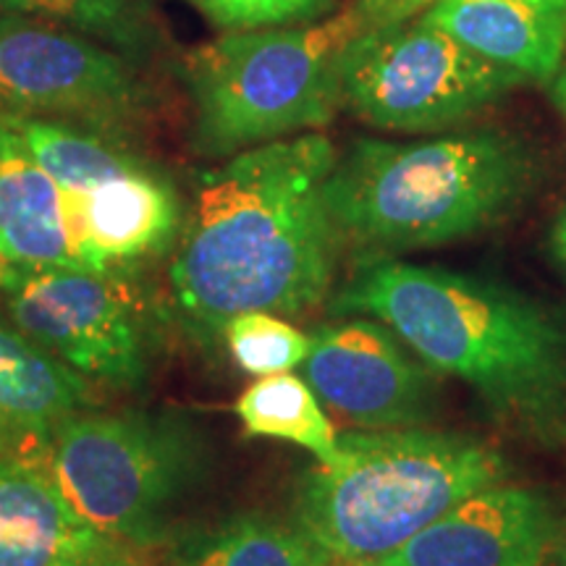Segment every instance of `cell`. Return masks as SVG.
Instances as JSON below:
<instances>
[{
  "instance_id": "19",
  "label": "cell",
  "mask_w": 566,
  "mask_h": 566,
  "mask_svg": "<svg viewBox=\"0 0 566 566\" xmlns=\"http://www.w3.org/2000/svg\"><path fill=\"white\" fill-rule=\"evenodd\" d=\"M181 566H331L313 537L263 514L231 516L184 554Z\"/></svg>"
},
{
  "instance_id": "16",
  "label": "cell",
  "mask_w": 566,
  "mask_h": 566,
  "mask_svg": "<svg viewBox=\"0 0 566 566\" xmlns=\"http://www.w3.org/2000/svg\"><path fill=\"white\" fill-rule=\"evenodd\" d=\"M87 407H92V391L84 375L19 328L0 325V420L13 436L42 443L55 424Z\"/></svg>"
},
{
  "instance_id": "22",
  "label": "cell",
  "mask_w": 566,
  "mask_h": 566,
  "mask_svg": "<svg viewBox=\"0 0 566 566\" xmlns=\"http://www.w3.org/2000/svg\"><path fill=\"white\" fill-rule=\"evenodd\" d=\"M189 3L223 32H237L307 24L323 17L334 0H189Z\"/></svg>"
},
{
  "instance_id": "15",
  "label": "cell",
  "mask_w": 566,
  "mask_h": 566,
  "mask_svg": "<svg viewBox=\"0 0 566 566\" xmlns=\"http://www.w3.org/2000/svg\"><path fill=\"white\" fill-rule=\"evenodd\" d=\"M32 457H0V566H59L111 546Z\"/></svg>"
},
{
  "instance_id": "21",
  "label": "cell",
  "mask_w": 566,
  "mask_h": 566,
  "mask_svg": "<svg viewBox=\"0 0 566 566\" xmlns=\"http://www.w3.org/2000/svg\"><path fill=\"white\" fill-rule=\"evenodd\" d=\"M0 9L53 19L113 45H132L137 32L129 0H0Z\"/></svg>"
},
{
  "instance_id": "17",
  "label": "cell",
  "mask_w": 566,
  "mask_h": 566,
  "mask_svg": "<svg viewBox=\"0 0 566 566\" xmlns=\"http://www.w3.org/2000/svg\"><path fill=\"white\" fill-rule=\"evenodd\" d=\"M237 415L250 436L279 438L302 446L317 464H336L342 459L334 422L307 380L292 373L265 375L239 396Z\"/></svg>"
},
{
  "instance_id": "4",
  "label": "cell",
  "mask_w": 566,
  "mask_h": 566,
  "mask_svg": "<svg viewBox=\"0 0 566 566\" xmlns=\"http://www.w3.org/2000/svg\"><path fill=\"white\" fill-rule=\"evenodd\" d=\"M338 443L342 459L302 480L296 525L342 566L391 556L467 495L512 475L501 451L451 430H363Z\"/></svg>"
},
{
  "instance_id": "28",
  "label": "cell",
  "mask_w": 566,
  "mask_h": 566,
  "mask_svg": "<svg viewBox=\"0 0 566 566\" xmlns=\"http://www.w3.org/2000/svg\"><path fill=\"white\" fill-rule=\"evenodd\" d=\"M13 436V430L9 428V424H6L3 420H0V457H3V451H6V443H9V438Z\"/></svg>"
},
{
  "instance_id": "20",
  "label": "cell",
  "mask_w": 566,
  "mask_h": 566,
  "mask_svg": "<svg viewBox=\"0 0 566 566\" xmlns=\"http://www.w3.org/2000/svg\"><path fill=\"white\" fill-rule=\"evenodd\" d=\"M221 336L229 344L233 363L260 378L296 370L310 352V336L263 310L231 317Z\"/></svg>"
},
{
  "instance_id": "11",
  "label": "cell",
  "mask_w": 566,
  "mask_h": 566,
  "mask_svg": "<svg viewBox=\"0 0 566 566\" xmlns=\"http://www.w3.org/2000/svg\"><path fill=\"white\" fill-rule=\"evenodd\" d=\"M558 520L541 491L495 483L467 495L370 566H543Z\"/></svg>"
},
{
  "instance_id": "24",
  "label": "cell",
  "mask_w": 566,
  "mask_h": 566,
  "mask_svg": "<svg viewBox=\"0 0 566 566\" xmlns=\"http://www.w3.org/2000/svg\"><path fill=\"white\" fill-rule=\"evenodd\" d=\"M137 551L139 548L126 546V543H111V546L95 551V554H87L59 566H147Z\"/></svg>"
},
{
  "instance_id": "6",
  "label": "cell",
  "mask_w": 566,
  "mask_h": 566,
  "mask_svg": "<svg viewBox=\"0 0 566 566\" xmlns=\"http://www.w3.org/2000/svg\"><path fill=\"white\" fill-rule=\"evenodd\" d=\"M71 509L97 533L145 548L200 470V446L187 424L166 417L76 412L40 443Z\"/></svg>"
},
{
  "instance_id": "18",
  "label": "cell",
  "mask_w": 566,
  "mask_h": 566,
  "mask_svg": "<svg viewBox=\"0 0 566 566\" xmlns=\"http://www.w3.org/2000/svg\"><path fill=\"white\" fill-rule=\"evenodd\" d=\"M9 124L34 160L53 176L66 197H82L90 189L145 166L132 153L111 145L97 134L74 129L55 118L9 116Z\"/></svg>"
},
{
  "instance_id": "13",
  "label": "cell",
  "mask_w": 566,
  "mask_h": 566,
  "mask_svg": "<svg viewBox=\"0 0 566 566\" xmlns=\"http://www.w3.org/2000/svg\"><path fill=\"white\" fill-rule=\"evenodd\" d=\"M420 17L525 82L548 87L566 61V0H438Z\"/></svg>"
},
{
  "instance_id": "3",
  "label": "cell",
  "mask_w": 566,
  "mask_h": 566,
  "mask_svg": "<svg viewBox=\"0 0 566 566\" xmlns=\"http://www.w3.org/2000/svg\"><path fill=\"white\" fill-rule=\"evenodd\" d=\"M537 163L525 139L470 129L420 142H352L325 184L342 242L373 258L483 233L527 200Z\"/></svg>"
},
{
  "instance_id": "9",
  "label": "cell",
  "mask_w": 566,
  "mask_h": 566,
  "mask_svg": "<svg viewBox=\"0 0 566 566\" xmlns=\"http://www.w3.org/2000/svg\"><path fill=\"white\" fill-rule=\"evenodd\" d=\"M139 105L122 55L55 24L0 13V113L108 124Z\"/></svg>"
},
{
  "instance_id": "23",
  "label": "cell",
  "mask_w": 566,
  "mask_h": 566,
  "mask_svg": "<svg viewBox=\"0 0 566 566\" xmlns=\"http://www.w3.org/2000/svg\"><path fill=\"white\" fill-rule=\"evenodd\" d=\"M438 0H354L365 27H386L420 17Z\"/></svg>"
},
{
  "instance_id": "1",
  "label": "cell",
  "mask_w": 566,
  "mask_h": 566,
  "mask_svg": "<svg viewBox=\"0 0 566 566\" xmlns=\"http://www.w3.org/2000/svg\"><path fill=\"white\" fill-rule=\"evenodd\" d=\"M336 147L321 132L231 155L197 187L171 265L181 315L212 342L231 317L302 315L328 296L342 244L325 200Z\"/></svg>"
},
{
  "instance_id": "14",
  "label": "cell",
  "mask_w": 566,
  "mask_h": 566,
  "mask_svg": "<svg viewBox=\"0 0 566 566\" xmlns=\"http://www.w3.org/2000/svg\"><path fill=\"white\" fill-rule=\"evenodd\" d=\"M0 263L21 271L84 268L69 200L0 113ZM87 271V268H84Z\"/></svg>"
},
{
  "instance_id": "26",
  "label": "cell",
  "mask_w": 566,
  "mask_h": 566,
  "mask_svg": "<svg viewBox=\"0 0 566 566\" xmlns=\"http://www.w3.org/2000/svg\"><path fill=\"white\" fill-rule=\"evenodd\" d=\"M548 92H551V101H554L558 113H562L564 122H566V61H564L562 71L554 76V82L548 84Z\"/></svg>"
},
{
  "instance_id": "12",
  "label": "cell",
  "mask_w": 566,
  "mask_h": 566,
  "mask_svg": "<svg viewBox=\"0 0 566 566\" xmlns=\"http://www.w3.org/2000/svg\"><path fill=\"white\" fill-rule=\"evenodd\" d=\"M66 200L76 252L87 271H116L160 252L179 229V197L147 166Z\"/></svg>"
},
{
  "instance_id": "7",
  "label": "cell",
  "mask_w": 566,
  "mask_h": 566,
  "mask_svg": "<svg viewBox=\"0 0 566 566\" xmlns=\"http://www.w3.org/2000/svg\"><path fill=\"white\" fill-rule=\"evenodd\" d=\"M522 84L422 17L365 27L342 55V103L386 132H446Z\"/></svg>"
},
{
  "instance_id": "10",
  "label": "cell",
  "mask_w": 566,
  "mask_h": 566,
  "mask_svg": "<svg viewBox=\"0 0 566 566\" xmlns=\"http://www.w3.org/2000/svg\"><path fill=\"white\" fill-rule=\"evenodd\" d=\"M302 375L321 405L359 430L412 428L433 412V370L373 317L321 325Z\"/></svg>"
},
{
  "instance_id": "27",
  "label": "cell",
  "mask_w": 566,
  "mask_h": 566,
  "mask_svg": "<svg viewBox=\"0 0 566 566\" xmlns=\"http://www.w3.org/2000/svg\"><path fill=\"white\" fill-rule=\"evenodd\" d=\"M551 566H566V530L562 535H556L554 543V564Z\"/></svg>"
},
{
  "instance_id": "25",
  "label": "cell",
  "mask_w": 566,
  "mask_h": 566,
  "mask_svg": "<svg viewBox=\"0 0 566 566\" xmlns=\"http://www.w3.org/2000/svg\"><path fill=\"white\" fill-rule=\"evenodd\" d=\"M551 247H554V254L558 258V263L566 268V205H564V210L558 212L554 231H551Z\"/></svg>"
},
{
  "instance_id": "29",
  "label": "cell",
  "mask_w": 566,
  "mask_h": 566,
  "mask_svg": "<svg viewBox=\"0 0 566 566\" xmlns=\"http://www.w3.org/2000/svg\"><path fill=\"white\" fill-rule=\"evenodd\" d=\"M3 273H6V265H3V263H0V279H3Z\"/></svg>"
},
{
  "instance_id": "8",
  "label": "cell",
  "mask_w": 566,
  "mask_h": 566,
  "mask_svg": "<svg viewBox=\"0 0 566 566\" xmlns=\"http://www.w3.org/2000/svg\"><path fill=\"white\" fill-rule=\"evenodd\" d=\"M0 292L21 334L71 370L111 386L142 384L147 359L139 302L116 271L6 268Z\"/></svg>"
},
{
  "instance_id": "2",
  "label": "cell",
  "mask_w": 566,
  "mask_h": 566,
  "mask_svg": "<svg viewBox=\"0 0 566 566\" xmlns=\"http://www.w3.org/2000/svg\"><path fill=\"white\" fill-rule=\"evenodd\" d=\"M336 313L386 323L433 373L462 380L522 436L566 443V323L506 283L373 258Z\"/></svg>"
},
{
  "instance_id": "5",
  "label": "cell",
  "mask_w": 566,
  "mask_h": 566,
  "mask_svg": "<svg viewBox=\"0 0 566 566\" xmlns=\"http://www.w3.org/2000/svg\"><path fill=\"white\" fill-rule=\"evenodd\" d=\"M363 30L352 0L317 24L223 32L189 51L200 150L237 155L328 126L342 105V55Z\"/></svg>"
}]
</instances>
